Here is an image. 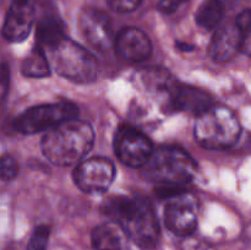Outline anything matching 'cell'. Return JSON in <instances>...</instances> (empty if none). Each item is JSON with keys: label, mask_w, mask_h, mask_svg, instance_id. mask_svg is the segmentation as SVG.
Returning <instances> with one entry per match:
<instances>
[{"label": "cell", "mask_w": 251, "mask_h": 250, "mask_svg": "<svg viewBox=\"0 0 251 250\" xmlns=\"http://www.w3.org/2000/svg\"><path fill=\"white\" fill-rule=\"evenodd\" d=\"M104 212L119 223L137 247L152 249L159 238V225L151 203L144 199L113 196L105 201Z\"/></svg>", "instance_id": "1"}, {"label": "cell", "mask_w": 251, "mask_h": 250, "mask_svg": "<svg viewBox=\"0 0 251 250\" xmlns=\"http://www.w3.org/2000/svg\"><path fill=\"white\" fill-rule=\"evenodd\" d=\"M93 142L92 126L75 118L48 130L42 139V151L51 163L69 166L80 162L92 150Z\"/></svg>", "instance_id": "2"}, {"label": "cell", "mask_w": 251, "mask_h": 250, "mask_svg": "<svg viewBox=\"0 0 251 250\" xmlns=\"http://www.w3.org/2000/svg\"><path fill=\"white\" fill-rule=\"evenodd\" d=\"M193 157L176 146H162L154 150L142 167L145 176L161 185H183L189 183L196 173Z\"/></svg>", "instance_id": "3"}, {"label": "cell", "mask_w": 251, "mask_h": 250, "mask_svg": "<svg viewBox=\"0 0 251 250\" xmlns=\"http://www.w3.org/2000/svg\"><path fill=\"white\" fill-rule=\"evenodd\" d=\"M239 135L240 123L229 108L212 105L198 115L195 140L205 149H227L237 142Z\"/></svg>", "instance_id": "4"}, {"label": "cell", "mask_w": 251, "mask_h": 250, "mask_svg": "<svg viewBox=\"0 0 251 250\" xmlns=\"http://www.w3.org/2000/svg\"><path fill=\"white\" fill-rule=\"evenodd\" d=\"M49 51L50 65L63 77L76 83H90L97 77L95 56L76 42L65 38Z\"/></svg>", "instance_id": "5"}, {"label": "cell", "mask_w": 251, "mask_h": 250, "mask_svg": "<svg viewBox=\"0 0 251 250\" xmlns=\"http://www.w3.org/2000/svg\"><path fill=\"white\" fill-rule=\"evenodd\" d=\"M77 114L78 109L70 102L36 105L20 114L15 120L14 126L22 134H36L50 130L65 120L75 119Z\"/></svg>", "instance_id": "6"}, {"label": "cell", "mask_w": 251, "mask_h": 250, "mask_svg": "<svg viewBox=\"0 0 251 250\" xmlns=\"http://www.w3.org/2000/svg\"><path fill=\"white\" fill-rule=\"evenodd\" d=\"M114 150L120 162L131 168L144 167L154 151L144 132L126 124L120 125L115 132Z\"/></svg>", "instance_id": "7"}, {"label": "cell", "mask_w": 251, "mask_h": 250, "mask_svg": "<svg viewBox=\"0 0 251 250\" xmlns=\"http://www.w3.org/2000/svg\"><path fill=\"white\" fill-rule=\"evenodd\" d=\"M164 223L172 233L186 237L198 227V200L186 191L169 199L164 210Z\"/></svg>", "instance_id": "8"}, {"label": "cell", "mask_w": 251, "mask_h": 250, "mask_svg": "<svg viewBox=\"0 0 251 250\" xmlns=\"http://www.w3.org/2000/svg\"><path fill=\"white\" fill-rule=\"evenodd\" d=\"M115 168L109 159L91 158L82 162L74 171V180L77 188L88 194L104 193L112 185Z\"/></svg>", "instance_id": "9"}, {"label": "cell", "mask_w": 251, "mask_h": 250, "mask_svg": "<svg viewBox=\"0 0 251 250\" xmlns=\"http://www.w3.org/2000/svg\"><path fill=\"white\" fill-rule=\"evenodd\" d=\"M34 6L31 0H14L7 10L2 26V36L9 42L26 39L34 22Z\"/></svg>", "instance_id": "10"}, {"label": "cell", "mask_w": 251, "mask_h": 250, "mask_svg": "<svg viewBox=\"0 0 251 250\" xmlns=\"http://www.w3.org/2000/svg\"><path fill=\"white\" fill-rule=\"evenodd\" d=\"M83 36L95 48L105 50L112 46L113 29L110 19L97 9H85L80 15Z\"/></svg>", "instance_id": "11"}, {"label": "cell", "mask_w": 251, "mask_h": 250, "mask_svg": "<svg viewBox=\"0 0 251 250\" xmlns=\"http://www.w3.org/2000/svg\"><path fill=\"white\" fill-rule=\"evenodd\" d=\"M115 50L123 60L139 63L149 58L151 54V41L141 29L126 27L119 32L115 39Z\"/></svg>", "instance_id": "12"}, {"label": "cell", "mask_w": 251, "mask_h": 250, "mask_svg": "<svg viewBox=\"0 0 251 250\" xmlns=\"http://www.w3.org/2000/svg\"><path fill=\"white\" fill-rule=\"evenodd\" d=\"M171 104L174 110L200 115L212 107V100L205 91L183 83H173L169 87Z\"/></svg>", "instance_id": "13"}, {"label": "cell", "mask_w": 251, "mask_h": 250, "mask_svg": "<svg viewBox=\"0 0 251 250\" xmlns=\"http://www.w3.org/2000/svg\"><path fill=\"white\" fill-rule=\"evenodd\" d=\"M240 51V32L235 24L221 27L213 34L210 44V54L217 63H226Z\"/></svg>", "instance_id": "14"}, {"label": "cell", "mask_w": 251, "mask_h": 250, "mask_svg": "<svg viewBox=\"0 0 251 250\" xmlns=\"http://www.w3.org/2000/svg\"><path fill=\"white\" fill-rule=\"evenodd\" d=\"M129 239L122 225L117 222L97 225L91 234L92 245L97 250H130Z\"/></svg>", "instance_id": "15"}, {"label": "cell", "mask_w": 251, "mask_h": 250, "mask_svg": "<svg viewBox=\"0 0 251 250\" xmlns=\"http://www.w3.org/2000/svg\"><path fill=\"white\" fill-rule=\"evenodd\" d=\"M37 42L39 43V47L42 48H54L58 46L61 41L66 38L65 37V28L61 21L56 17H44L38 24L36 32Z\"/></svg>", "instance_id": "16"}, {"label": "cell", "mask_w": 251, "mask_h": 250, "mask_svg": "<svg viewBox=\"0 0 251 250\" xmlns=\"http://www.w3.org/2000/svg\"><path fill=\"white\" fill-rule=\"evenodd\" d=\"M50 61L47 58L44 49L37 46L24 59L21 71L28 77H46L50 74Z\"/></svg>", "instance_id": "17"}, {"label": "cell", "mask_w": 251, "mask_h": 250, "mask_svg": "<svg viewBox=\"0 0 251 250\" xmlns=\"http://www.w3.org/2000/svg\"><path fill=\"white\" fill-rule=\"evenodd\" d=\"M225 6L217 0H206L199 7L195 15L196 24L205 29H212L220 24Z\"/></svg>", "instance_id": "18"}, {"label": "cell", "mask_w": 251, "mask_h": 250, "mask_svg": "<svg viewBox=\"0 0 251 250\" xmlns=\"http://www.w3.org/2000/svg\"><path fill=\"white\" fill-rule=\"evenodd\" d=\"M235 25L240 32V51L251 56V9L240 12Z\"/></svg>", "instance_id": "19"}, {"label": "cell", "mask_w": 251, "mask_h": 250, "mask_svg": "<svg viewBox=\"0 0 251 250\" xmlns=\"http://www.w3.org/2000/svg\"><path fill=\"white\" fill-rule=\"evenodd\" d=\"M50 229L48 225H38L32 233L26 250H47Z\"/></svg>", "instance_id": "20"}, {"label": "cell", "mask_w": 251, "mask_h": 250, "mask_svg": "<svg viewBox=\"0 0 251 250\" xmlns=\"http://www.w3.org/2000/svg\"><path fill=\"white\" fill-rule=\"evenodd\" d=\"M17 172H19V163H17L16 158L12 157L11 154H4L1 157V163H0V174H1L2 180H11L16 176Z\"/></svg>", "instance_id": "21"}, {"label": "cell", "mask_w": 251, "mask_h": 250, "mask_svg": "<svg viewBox=\"0 0 251 250\" xmlns=\"http://www.w3.org/2000/svg\"><path fill=\"white\" fill-rule=\"evenodd\" d=\"M141 4V0H108L110 9L117 12H131Z\"/></svg>", "instance_id": "22"}, {"label": "cell", "mask_w": 251, "mask_h": 250, "mask_svg": "<svg viewBox=\"0 0 251 250\" xmlns=\"http://www.w3.org/2000/svg\"><path fill=\"white\" fill-rule=\"evenodd\" d=\"M186 1L188 0H159L157 7L163 14H172V12L176 11Z\"/></svg>", "instance_id": "23"}, {"label": "cell", "mask_w": 251, "mask_h": 250, "mask_svg": "<svg viewBox=\"0 0 251 250\" xmlns=\"http://www.w3.org/2000/svg\"><path fill=\"white\" fill-rule=\"evenodd\" d=\"M9 81H10V74L7 65L5 63H2L1 66V81H0V85H1V97L5 98L7 92V88H9Z\"/></svg>", "instance_id": "24"}, {"label": "cell", "mask_w": 251, "mask_h": 250, "mask_svg": "<svg viewBox=\"0 0 251 250\" xmlns=\"http://www.w3.org/2000/svg\"><path fill=\"white\" fill-rule=\"evenodd\" d=\"M176 48L180 49L183 51H190L194 49V46L188 43H184V42H176Z\"/></svg>", "instance_id": "25"}, {"label": "cell", "mask_w": 251, "mask_h": 250, "mask_svg": "<svg viewBox=\"0 0 251 250\" xmlns=\"http://www.w3.org/2000/svg\"><path fill=\"white\" fill-rule=\"evenodd\" d=\"M217 1H220L221 4L223 5V6H227V5L233 4V2H234L235 0H217Z\"/></svg>", "instance_id": "26"}]
</instances>
